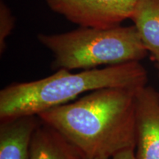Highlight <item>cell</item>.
I'll return each instance as SVG.
<instances>
[{"mask_svg": "<svg viewBox=\"0 0 159 159\" xmlns=\"http://www.w3.org/2000/svg\"><path fill=\"white\" fill-rule=\"evenodd\" d=\"M137 90L119 87L97 89L38 116L85 158H111L121 151L136 149Z\"/></svg>", "mask_w": 159, "mask_h": 159, "instance_id": "obj_1", "label": "cell"}, {"mask_svg": "<svg viewBox=\"0 0 159 159\" xmlns=\"http://www.w3.org/2000/svg\"><path fill=\"white\" fill-rule=\"evenodd\" d=\"M148 72L140 61L71 73L60 69L44 78L10 84L0 91V120L33 116L72 102L103 88L139 89L147 85Z\"/></svg>", "mask_w": 159, "mask_h": 159, "instance_id": "obj_2", "label": "cell"}, {"mask_svg": "<svg viewBox=\"0 0 159 159\" xmlns=\"http://www.w3.org/2000/svg\"><path fill=\"white\" fill-rule=\"evenodd\" d=\"M37 38L52 54L55 70L97 69L140 61L148 55L134 25L79 27L57 34L40 33Z\"/></svg>", "mask_w": 159, "mask_h": 159, "instance_id": "obj_3", "label": "cell"}, {"mask_svg": "<svg viewBox=\"0 0 159 159\" xmlns=\"http://www.w3.org/2000/svg\"><path fill=\"white\" fill-rule=\"evenodd\" d=\"M51 11L79 27L107 28L130 19L137 0H45Z\"/></svg>", "mask_w": 159, "mask_h": 159, "instance_id": "obj_4", "label": "cell"}, {"mask_svg": "<svg viewBox=\"0 0 159 159\" xmlns=\"http://www.w3.org/2000/svg\"><path fill=\"white\" fill-rule=\"evenodd\" d=\"M137 159H159V91L145 85L136 95Z\"/></svg>", "mask_w": 159, "mask_h": 159, "instance_id": "obj_5", "label": "cell"}, {"mask_svg": "<svg viewBox=\"0 0 159 159\" xmlns=\"http://www.w3.org/2000/svg\"><path fill=\"white\" fill-rule=\"evenodd\" d=\"M41 122L35 115L0 120V159H29L32 139Z\"/></svg>", "mask_w": 159, "mask_h": 159, "instance_id": "obj_6", "label": "cell"}, {"mask_svg": "<svg viewBox=\"0 0 159 159\" xmlns=\"http://www.w3.org/2000/svg\"><path fill=\"white\" fill-rule=\"evenodd\" d=\"M82 152L46 123H40L31 141L29 159H85Z\"/></svg>", "mask_w": 159, "mask_h": 159, "instance_id": "obj_7", "label": "cell"}, {"mask_svg": "<svg viewBox=\"0 0 159 159\" xmlns=\"http://www.w3.org/2000/svg\"><path fill=\"white\" fill-rule=\"evenodd\" d=\"M130 19L152 61H159V0H137Z\"/></svg>", "mask_w": 159, "mask_h": 159, "instance_id": "obj_8", "label": "cell"}, {"mask_svg": "<svg viewBox=\"0 0 159 159\" xmlns=\"http://www.w3.org/2000/svg\"><path fill=\"white\" fill-rule=\"evenodd\" d=\"M15 27V17L8 5L0 1V54L6 49V40L11 35Z\"/></svg>", "mask_w": 159, "mask_h": 159, "instance_id": "obj_9", "label": "cell"}, {"mask_svg": "<svg viewBox=\"0 0 159 159\" xmlns=\"http://www.w3.org/2000/svg\"><path fill=\"white\" fill-rule=\"evenodd\" d=\"M111 159H137V158L135 149H128L114 155Z\"/></svg>", "mask_w": 159, "mask_h": 159, "instance_id": "obj_10", "label": "cell"}, {"mask_svg": "<svg viewBox=\"0 0 159 159\" xmlns=\"http://www.w3.org/2000/svg\"><path fill=\"white\" fill-rule=\"evenodd\" d=\"M85 159H109L108 158H85Z\"/></svg>", "mask_w": 159, "mask_h": 159, "instance_id": "obj_11", "label": "cell"}, {"mask_svg": "<svg viewBox=\"0 0 159 159\" xmlns=\"http://www.w3.org/2000/svg\"><path fill=\"white\" fill-rule=\"evenodd\" d=\"M156 67H157V69H158V72H159V61H158V62H156Z\"/></svg>", "mask_w": 159, "mask_h": 159, "instance_id": "obj_12", "label": "cell"}]
</instances>
